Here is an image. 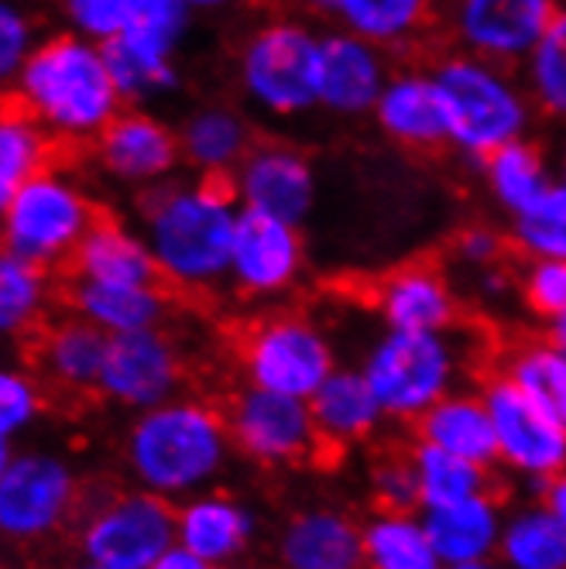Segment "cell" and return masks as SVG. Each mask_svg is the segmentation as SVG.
<instances>
[{
  "instance_id": "cell-40",
  "label": "cell",
  "mask_w": 566,
  "mask_h": 569,
  "mask_svg": "<svg viewBox=\"0 0 566 569\" xmlns=\"http://www.w3.org/2000/svg\"><path fill=\"white\" fill-rule=\"evenodd\" d=\"M522 66H525V93H529V100L543 113L566 120V8L556 11L553 24L539 38V46Z\"/></svg>"
},
{
  "instance_id": "cell-35",
  "label": "cell",
  "mask_w": 566,
  "mask_h": 569,
  "mask_svg": "<svg viewBox=\"0 0 566 569\" xmlns=\"http://www.w3.org/2000/svg\"><path fill=\"white\" fill-rule=\"evenodd\" d=\"M409 457L416 467V483H419V511L429 508H447L477 495L495 491V470L470 463L464 457H454L447 450H436L429 442H413Z\"/></svg>"
},
{
  "instance_id": "cell-11",
  "label": "cell",
  "mask_w": 566,
  "mask_h": 569,
  "mask_svg": "<svg viewBox=\"0 0 566 569\" xmlns=\"http://www.w3.org/2000/svg\"><path fill=\"white\" fill-rule=\"evenodd\" d=\"M234 453L265 470H292L322 450L309 401L261 388H237L227 401Z\"/></svg>"
},
{
  "instance_id": "cell-53",
  "label": "cell",
  "mask_w": 566,
  "mask_h": 569,
  "mask_svg": "<svg viewBox=\"0 0 566 569\" xmlns=\"http://www.w3.org/2000/svg\"><path fill=\"white\" fill-rule=\"evenodd\" d=\"M72 569H120V566H103V562H90V559H79Z\"/></svg>"
},
{
  "instance_id": "cell-23",
  "label": "cell",
  "mask_w": 566,
  "mask_h": 569,
  "mask_svg": "<svg viewBox=\"0 0 566 569\" xmlns=\"http://www.w3.org/2000/svg\"><path fill=\"white\" fill-rule=\"evenodd\" d=\"M375 120L385 138L413 151H436L450 144L447 113L429 72H391L378 97Z\"/></svg>"
},
{
  "instance_id": "cell-9",
  "label": "cell",
  "mask_w": 566,
  "mask_h": 569,
  "mask_svg": "<svg viewBox=\"0 0 566 569\" xmlns=\"http://www.w3.org/2000/svg\"><path fill=\"white\" fill-rule=\"evenodd\" d=\"M79 556L120 569H148L176 546V505L141 487L117 491L79 521Z\"/></svg>"
},
{
  "instance_id": "cell-2",
  "label": "cell",
  "mask_w": 566,
  "mask_h": 569,
  "mask_svg": "<svg viewBox=\"0 0 566 569\" xmlns=\"http://www.w3.org/2000/svg\"><path fill=\"white\" fill-rule=\"evenodd\" d=\"M234 457L224 409L196 395L138 412L125 436V467L135 487L172 505L217 487Z\"/></svg>"
},
{
  "instance_id": "cell-7",
  "label": "cell",
  "mask_w": 566,
  "mask_h": 569,
  "mask_svg": "<svg viewBox=\"0 0 566 569\" xmlns=\"http://www.w3.org/2000/svg\"><path fill=\"white\" fill-rule=\"evenodd\" d=\"M97 220L100 207L87 189L49 166L21 186L0 217V248L42 268H66Z\"/></svg>"
},
{
  "instance_id": "cell-13",
  "label": "cell",
  "mask_w": 566,
  "mask_h": 569,
  "mask_svg": "<svg viewBox=\"0 0 566 569\" xmlns=\"http://www.w3.org/2000/svg\"><path fill=\"white\" fill-rule=\"evenodd\" d=\"M480 398L491 416L498 467L522 483H533L539 495L546 480L566 470V429L502 371L484 378Z\"/></svg>"
},
{
  "instance_id": "cell-28",
  "label": "cell",
  "mask_w": 566,
  "mask_h": 569,
  "mask_svg": "<svg viewBox=\"0 0 566 569\" xmlns=\"http://www.w3.org/2000/svg\"><path fill=\"white\" fill-rule=\"evenodd\" d=\"M419 442H429L436 450H447L480 467H498L495 429L488 405L480 398V388H457L447 398H439L433 409L413 426Z\"/></svg>"
},
{
  "instance_id": "cell-55",
  "label": "cell",
  "mask_w": 566,
  "mask_h": 569,
  "mask_svg": "<svg viewBox=\"0 0 566 569\" xmlns=\"http://www.w3.org/2000/svg\"><path fill=\"white\" fill-rule=\"evenodd\" d=\"M563 179H566V144H563Z\"/></svg>"
},
{
  "instance_id": "cell-21",
  "label": "cell",
  "mask_w": 566,
  "mask_h": 569,
  "mask_svg": "<svg viewBox=\"0 0 566 569\" xmlns=\"http://www.w3.org/2000/svg\"><path fill=\"white\" fill-rule=\"evenodd\" d=\"M385 49L347 31L322 34L319 46V107L334 117L375 113L388 83Z\"/></svg>"
},
{
  "instance_id": "cell-50",
  "label": "cell",
  "mask_w": 566,
  "mask_h": 569,
  "mask_svg": "<svg viewBox=\"0 0 566 569\" xmlns=\"http://www.w3.org/2000/svg\"><path fill=\"white\" fill-rule=\"evenodd\" d=\"M186 4H189L192 11H224V8L237 4V0H186Z\"/></svg>"
},
{
  "instance_id": "cell-41",
  "label": "cell",
  "mask_w": 566,
  "mask_h": 569,
  "mask_svg": "<svg viewBox=\"0 0 566 569\" xmlns=\"http://www.w3.org/2000/svg\"><path fill=\"white\" fill-rule=\"evenodd\" d=\"M59 4L72 34L110 46L135 24L145 0H59Z\"/></svg>"
},
{
  "instance_id": "cell-27",
  "label": "cell",
  "mask_w": 566,
  "mask_h": 569,
  "mask_svg": "<svg viewBox=\"0 0 566 569\" xmlns=\"http://www.w3.org/2000/svg\"><path fill=\"white\" fill-rule=\"evenodd\" d=\"M69 309L107 337L155 330L169 316L166 284H103L69 278Z\"/></svg>"
},
{
  "instance_id": "cell-10",
  "label": "cell",
  "mask_w": 566,
  "mask_h": 569,
  "mask_svg": "<svg viewBox=\"0 0 566 569\" xmlns=\"http://www.w3.org/2000/svg\"><path fill=\"white\" fill-rule=\"evenodd\" d=\"M192 8L186 0H145L135 24L103 46L113 83L125 103H148L179 87L176 56L189 34Z\"/></svg>"
},
{
  "instance_id": "cell-8",
  "label": "cell",
  "mask_w": 566,
  "mask_h": 569,
  "mask_svg": "<svg viewBox=\"0 0 566 569\" xmlns=\"http://www.w3.org/2000/svg\"><path fill=\"white\" fill-rule=\"evenodd\" d=\"M240 378L251 388L309 401L340 363L330 333L302 312H271L245 333Z\"/></svg>"
},
{
  "instance_id": "cell-12",
  "label": "cell",
  "mask_w": 566,
  "mask_h": 569,
  "mask_svg": "<svg viewBox=\"0 0 566 569\" xmlns=\"http://www.w3.org/2000/svg\"><path fill=\"white\" fill-rule=\"evenodd\" d=\"M76 505L72 467L49 450H21L0 473V542H42L72 518Z\"/></svg>"
},
{
  "instance_id": "cell-6",
  "label": "cell",
  "mask_w": 566,
  "mask_h": 569,
  "mask_svg": "<svg viewBox=\"0 0 566 569\" xmlns=\"http://www.w3.org/2000/svg\"><path fill=\"white\" fill-rule=\"evenodd\" d=\"M319 46L309 24L278 18L255 28L237 52V83L268 117H302L319 107Z\"/></svg>"
},
{
  "instance_id": "cell-24",
  "label": "cell",
  "mask_w": 566,
  "mask_h": 569,
  "mask_svg": "<svg viewBox=\"0 0 566 569\" xmlns=\"http://www.w3.org/2000/svg\"><path fill=\"white\" fill-rule=\"evenodd\" d=\"M322 450H354L371 442L388 422L360 368H337L309 398Z\"/></svg>"
},
{
  "instance_id": "cell-22",
  "label": "cell",
  "mask_w": 566,
  "mask_h": 569,
  "mask_svg": "<svg viewBox=\"0 0 566 569\" xmlns=\"http://www.w3.org/2000/svg\"><path fill=\"white\" fill-rule=\"evenodd\" d=\"M375 312L385 330L406 333H450L460 319V302L450 278L436 264H401L388 271L375 289Z\"/></svg>"
},
{
  "instance_id": "cell-26",
  "label": "cell",
  "mask_w": 566,
  "mask_h": 569,
  "mask_svg": "<svg viewBox=\"0 0 566 569\" xmlns=\"http://www.w3.org/2000/svg\"><path fill=\"white\" fill-rule=\"evenodd\" d=\"M505 501L488 491L447 508H429L419 511L426 521V532L447 566L460 562H480L498 556V539L505 528Z\"/></svg>"
},
{
  "instance_id": "cell-32",
  "label": "cell",
  "mask_w": 566,
  "mask_h": 569,
  "mask_svg": "<svg viewBox=\"0 0 566 569\" xmlns=\"http://www.w3.org/2000/svg\"><path fill=\"white\" fill-rule=\"evenodd\" d=\"M364 569H447L419 511L375 508L364 518Z\"/></svg>"
},
{
  "instance_id": "cell-18",
  "label": "cell",
  "mask_w": 566,
  "mask_h": 569,
  "mask_svg": "<svg viewBox=\"0 0 566 569\" xmlns=\"http://www.w3.org/2000/svg\"><path fill=\"white\" fill-rule=\"evenodd\" d=\"M100 169L125 186H166L182 166L179 131L145 110H125L93 141Z\"/></svg>"
},
{
  "instance_id": "cell-19",
  "label": "cell",
  "mask_w": 566,
  "mask_h": 569,
  "mask_svg": "<svg viewBox=\"0 0 566 569\" xmlns=\"http://www.w3.org/2000/svg\"><path fill=\"white\" fill-rule=\"evenodd\" d=\"M278 569H364V518L337 505H306L275 532Z\"/></svg>"
},
{
  "instance_id": "cell-34",
  "label": "cell",
  "mask_w": 566,
  "mask_h": 569,
  "mask_svg": "<svg viewBox=\"0 0 566 569\" xmlns=\"http://www.w3.org/2000/svg\"><path fill=\"white\" fill-rule=\"evenodd\" d=\"M433 0H334L330 21L378 49L406 46L426 28Z\"/></svg>"
},
{
  "instance_id": "cell-44",
  "label": "cell",
  "mask_w": 566,
  "mask_h": 569,
  "mask_svg": "<svg viewBox=\"0 0 566 569\" xmlns=\"http://www.w3.org/2000/svg\"><path fill=\"white\" fill-rule=\"evenodd\" d=\"M518 296L536 319L549 322L566 312V258L529 261L518 278Z\"/></svg>"
},
{
  "instance_id": "cell-49",
  "label": "cell",
  "mask_w": 566,
  "mask_h": 569,
  "mask_svg": "<svg viewBox=\"0 0 566 569\" xmlns=\"http://www.w3.org/2000/svg\"><path fill=\"white\" fill-rule=\"evenodd\" d=\"M543 337H546L553 347H559V350L566 353V312L546 322V333H543Z\"/></svg>"
},
{
  "instance_id": "cell-17",
  "label": "cell",
  "mask_w": 566,
  "mask_h": 569,
  "mask_svg": "<svg viewBox=\"0 0 566 569\" xmlns=\"http://www.w3.org/2000/svg\"><path fill=\"white\" fill-rule=\"evenodd\" d=\"M306 268V240L296 223L240 210L227 281L245 299H278L292 292Z\"/></svg>"
},
{
  "instance_id": "cell-30",
  "label": "cell",
  "mask_w": 566,
  "mask_h": 569,
  "mask_svg": "<svg viewBox=\"0 0 566 569\" xmlns=\"http://www.w3.org/2000/svg\"><path fill=\"white\" fill-rule=\"evenodd\" d=\"M182 161L203 179H230L234 169L255 148L251 128L240 110L207 103L192 110L179 128Z\"/></svg>"
},
{
  "instance_id": "cell-48",
  "label": "cell",
  "mask_w": 566,
  "mask_h": 569,
  "mask_svg": "<svg viewBox=\"0 0 566 569\" xmlns=\"http://www.w3.org/2000/svg\"><path fill=\"white\" fill-rule=\"evenodd\" d=\"M148 569H220V566H214V562H207V559H199L196 552H189V549H182L179 542L161 556V559H155V566H148Z\"/></svg>"
},
{
  "instance_id": "cell-54",
  "label": "cell",
  "mask_w": 566,
  "mask_h": 569,
  "mask_svg": "<svg viewBox=\"0 0 566 569\" xmlns=\"http://www.w3.org/2000/svg\"><path fill=\"white\" fill-rule=\"evenodd\" d=\"M230 569H268V566H258V562H240V566H230Z\"/></svg>"
},
{
  "instance_id": "cell-36",
  "label": "cell",
  "mask_w": 566,
  "mask_h": 569,
  "mask_svg": "<svg viewBox=\"0 0 566 569\" xmlns=\"http://www.w3.org/2000/svg\"><path fill=\"white\" fill-rule=\"evenodd\" d=\"M49 299V268L0 248V340L34 333L46 322Z\"/></svg>"
},
{
  "instance_id": "cell-20",
  "label": "cell",
  "mask_w": 566,
  "mask_h": 569,
  "mask_svg": "<svg viewBox=\"0 0 566 569\" xmlns=\"http://www.w3.org/2000/svg\"><path fill=\"white\" fill-rule=\"evenodd\" d=\"M258 511L220 487L176 505V542L220 569L245 562L258 542Z\"/></svg>"
},
{
  "instance_id": "cell-1",
  "label": "cell",
  "mask_w": 566,
  "mask_h": 569,
  "mask_svg": "<svg viewBox=\"0 0 566 569\" xmlns=\"http://www.w3.org/2000/svg\"><path fill=\"white\" fill-rule=\"evenodd\" d=\"M240 202L230 179L166 182L141 199V233L158 264L161 284L210 292L230 274V251Z\"/></svg>"
},
{
  "instance_id": "cell-38",
  "label": "cell",
  "mask_w": 566,
  "mask_h": 569,
  "mask_svg": "<svg viewBox=\"0 0 566 569\" xmlns=\"http://www.w3.org/2000/svg\"><path fill=\"white\" fill-rule=\"evenodd\" d=\"M480 166H484V182H488L491 199L508 217H518L529 210L543 196V189L556 179L546 166L543 151L525 138L498 148L495 154L484 158Z\"/></svg>"
},
{
  "instance_id": "cell-52",
  "label": "cell",
  "mask_w": 566,
  "mask_h": 569,
  "mask_svg": "<svg viewBox=\"0 0 566 569\" xmlns=\"http://www.w3.org/2000/svg\"><path fill=\"white\" fill-rule=\"evenodd\" d=\"M11 457H14V446H11L8 439H0V473H4V470H8Z\"/></svg>"
},
{
  "instance_id": "cell-45",
  "label": "cell",
  "mask_w": 566,
  "mask_h": 569,
  "mask_svg": "<svg viewBox=\"0 0 566 569\" xmlns=\"http://www.w3.org/2000/svg\"><path fill=\"white\" fill-rule=\"evenodd\" d=\"M371 498L385 511H419V483L409 450L385 453L371 463Z\"/></svg>"
},
{
  "instance_id": "cell-25",
  "label": "cell",
  "mask_w": 566,
  "mask_h": 569,
  "mask_svg": "<svg viewBox=\"0 0 566 569\" xmlns=\"http://www.w3.org/2000/svg\"><path fill=\"white\" fill-rule=\"evenodd\" d=\"M72 281H103V284H161L158 264L141 230H131L113 217L90 227L83 243L66 264Z\"/></svg>"
},
{
  "instance_id": "cell-5",
  "label": "cell",
  "mask_w": 566,
  "mask_h": 569,
  "mask_svg": "<svg viewBox=\"0 0 566 569\" xmlns=\"http://www.w3.org/2000/svg\"><path fill=\"white\" fill-rule=\"evenodd\" d=\"M360 375L388 422H419L439 398L460 388L464 347L450 333L385 330L364 350Z\"/></svg>"
},
{
  "instance_id": "cell-33",
  "label": "cell",
  "mask_w": 566,
  "mask_h": 569,
  "mask_svg": "<svg viewBox=\"0 0 566 569\" xmlns=\"http://www.w3.org/2000/svg\"><path fill=\"white\" fill-rule=\"evenodd\" d=\"M495 559L505 569H566V528L539 498L518 501L505 511Z\"/></svg>"
},
{
  "instance_id": "cell-47",
  "label": "cell",
  "mask_w": 566,
  "mask_h": 569,
  "mask_svg": "<svg viewBox=\"0 0 566 569\" xmlns=\"http://www.w3.org/2000/svg\"><path fill=\"white\" fill-rule=\"evenodd\" d=\"M536 498H539L543 508L566 528V470L556 473L553 480H546V483L539 487V495H536Z\"/></svg>"
},
{
  "instance_id": "cell-51",
  "label": "cell",
  "mask_w": 566,
  "mask_h": 569,
  "mask_svg": "<svg viewBox=\"0 0 566 569\" xmlns=\"http://www.w3.org/2000/svg\"><path fill=\"white\" fill-rule=\"evenodd\" d=\"M447 569H505L498 559H480V562H460V566H447Z\"/></svg>"
},
{
  "instance_id": "cell-4",
  "label": "cell",
  "mask_w": 566,
  "mask_h": 569,
  "mask_svg": "<svg viewBox=\"0 0 566 569\" xmlns=\"http://www.w3.org/2000/svg\"><path fill=\"white\" fill-rule=\"evenodd\" d=\"M429 76L447 113L450 144L460 154L484 161L498 148L522 141L529 131L533 100L505 66L454 52L450 59L436 62Z\"/></svg>"
},
{
  "instance_id": "cell-37",
  "label": "cell",
  "mask_w": 566,
  "mask_h": 569,
  "mask_svg": "<svg viewBox=\"0 0 566 569\" xmlns=\"http://www.w3.org/2000/svg\"><path fill=\"white\" fill-rule=\"evenodd\" d=\"M502 375L566 429V353L546 337L518 340L502 357Z\"/></svg>"
},
{
  "instance_id": "cell-3",
  "label": "cell",
  "mask_w": 566,
  "mask_h": 569,
  "mask_svg": "<svg viewBox=\"0 0 566 569\" xmlns=\"http://www.w3.org/2000/svg\"><path fill=\"white\" fill-rule=\"evenodd\" d=\"M11 93L59 148L93 144L128 110L103 46L72 31L38 42Z\"/></svg>"
},
{
  "instance_id": "cell-16",
  "label": "cell",
  "mask_w": 566,
  "mask_h": 569,
  "mask_svg": "<svg viewBox=\"0 0 566 569\" xmlns=\"http://www.w3.org/2000/svg\"><path fill=\"white\" fill-rule=\"evenodd\" d=\"M230 189L240 210L265 213L302 227L316 210V169L312 161L286 141H255L245 161L234 169Z\"/></svg>"
},
{
  "instance_id": "cell-31",
  "label": "cell",
  "mask_w": 566,
  "mask_h": 569,
  "mask_svg": "<svg viewBox=\"0 0 566 569\" xmlns=\"http://www.w3.org/2000/svg\"><path fill=\"white\" fill-rule=\"evenodd\" d=\"M56 158L59 144L34 124L14 93H0V217L21 186L42 169L56 166Z\"/></svg>"
},
{
  "instance_id": "cell-46",
  "label": "cell",
  "mask_w": 566,
  "mask_h": 569,
  "mask_svg": "<svg viewBox=\"0 0 566 569\" xmlns=\"http://www.w3.org/2000/svg\"><path fill=\"white\" fill-rule=\"evenodd\" d=\"M508 251V240L495 230V227H484V223H474V227H464L454 240V254L460 264L474 268L477 274L488 271V268H502V258Z\"/></svg>"
},
{
  "instance_id": "cell-43",
  "label": "cell",
  "mask_w": 566,
  "mask_h": 569,
  "mask_svg": "<svg viewBox=\"0 0 566 569\" xmlns=\"http://www.w3.org/2000/svg\"><path fill=\"white\" fill-rule=\"evenodd\" d=\"M38 49L34 18L18 0H0V93H11L24 62Z\"/></svg>"
},
{
  "instance_id": "cell-15",
  "label": "cell",
  "mask_w": 566,
  "mask_h": 569,
  "mask_svg": "<svg viewBox=\"0 0 566 569\" xmlns=\"http://www.w3.org/2000/svg\"><path fill=\"white\" fill-rule=\"evenodd\" d=\"M559 0H454L450 31L460 52L495 66H522L553 24Z\"/></svg>"
},
{
  "instance_id": "cell-29",
  "label": "cell",
  "mask_w": 566,
  "mask_h": 569,
  "mask_svg": "<svg viewBox=\"0 0 566 569\" xmlns=\"http://www.w3.org/2000/svg\"><path fill=\"white\" fill-rule=\"evenodd\" d=\"M107 347L110 337L83 316L72 312L42 330V340H38V368H42V378L52 381L56 388L69 395H87L97 391L100 385Z\"/></svg>"
},
{
  "instance_id": "cell-39",
  "label": "cell",
  "mask_w": 566,
  "mask_h": 569,
  "mask_svg": "<svg viewBox=\"0 0 566 569\" xmlns=\"http://www.w3.org/2000/svg\"><path fill=\"white\" fill-rule=\"evenodd\" d=\"M512 248L525 261L566 258V179H553L529 210L512 217Z\"/></svg>"
},
{
  "instance_id": "cell-14",
  "label": "cell",
  "mask_w": 566,
  "mask_h": 569,
  "mask_svg": "<svg viewBox=\"0 0 566 569\" xmlns=\"http://www.w3.org/2000/svg\"><path fill=\"white\" fill-rule=\"evenodd\" d=\"M182 381L186 363L179 343L161 327H155L110 337L97 395H103L117 409H128L138 416L182 395Z\"/></svg>"
},
{
  "instance_id": "cell-42",
  "label": "cell",
  "mask_w": 566,
  "mask_h": 569,
  "mask_svg": "<svg viewBox=\"0 0 566 569\" xmlns=\"http://www.w3.org/2000/svg\"><path fill=\"white\" fill-rule=\"evenodd\" d=\"M46 409V395L38 378L18 368L0 363V439L14 442L21 432H28Z\"/></svg>"
}]
</instances>
